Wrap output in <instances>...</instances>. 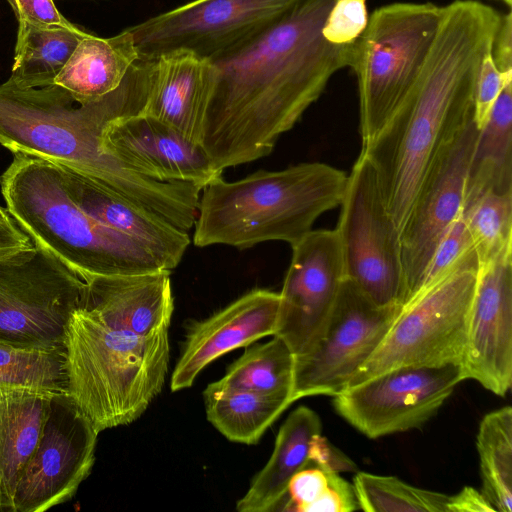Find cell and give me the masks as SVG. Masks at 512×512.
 Wrapping results in <instances>:
<instances>
[{
  "mask_svg": "<svg viewBox=\"0 0 512 512\" xmlns=\"http://www.w3.org/2000/svg\"><path fill=\"white\" fill-rule=\"evenodd\" d=\"M335 1L295 0L259 34L211 61L214 82L199 144L217 171L270 154L332 76L349 66L353 44H331L322 35Z\"/></svg>",
  "mask_w": 512,
  "mask_h": 512,
  "instance_id": "cell-1",
  "label": "cell"
},
{
  "mask_svg": "<svg viewBox=\"0 0 512 512\" xmlns=\"http://www.w3.org/2000/svg\"><path fill=\"white\" fill-rule=\"evenodd\" d=\"M155 59L140 58L122 83L105 96L77 103L58 85L19 88L0 85V144L72 168L137 206L180 228L190 218L197 187L149 177L110 153L103 133L114 120L143 112Z\"/></svg>",
  "mask_w": 512,
  "mask_h": 512,
  "instance_id": "cell-2",
  "label": "cell"
},
{
  "mask_svg": "<svg viewBox=\"0 0 512 512\" xmlns=\"http://www.w3.org/2000/svg\"><path fill=\"white\" fill-rule=\"evenodd\" d=\"M501 15L478 0H454L442 14L411 92L363 154L401 233L420 187L444 148L473 118L478 72Z\"/></svg>",
  "mask_w": 512,
  "mask_h": 512,
  "instance_id": "cell-3",
  "label": "cell"
},
{
  "mask_svg": "<svg viewBox=\"0 0 512 512\" xmlns=\"http://www.w3.org/2000/svg\"><path fill=\"white\" fill-rule=\"evenodd\" d=\"M346 183L343 171L320 162L259 170L232 182L220 175L202 189L193 242L238 249L274 240L292 245L340 205Z\"/></svg>",
  "mask_w": 512,
  "mask_h": 512,
  "instance_id": "cell-4",
  "label": "cell"
},
{
  "mask_svg": "<svg viewBox=\"0 0 512 512\" xmlns=\"http://www.w3.org/2000/svg\"><path fill=\"white\" fill-rule=\"evenodd\" d=\"M0 184L17 225L83 279L170 270L146 245L82 210L52 162L16 153Z\"/></svg>",
  "mask_w": 512,
  "mask_h": 512,
  "instance_id": "cell-5",
  "label": "cell"
},
{
  "mask_svg": "<svg viewBox=\"0 0 512 512\" xmlns=\"http://www.w3.org/2000/svg\"><path fill=\"white\" fill-rule=\"evenodd\" d=\"M68 394L98 432L138 419L168 373V329L138 335L107 325L80 305L66 329Z\"/></svg>",
  "mask_w": 512,
  "mask_h": 512,
  "instance_id": "cell-6",
  "label": "cell"
},
{
  "mask_svg": "<svg viewBox=\"0 0 512 512\" xmlns=\"http://www.w3.org/2000/svg\"><path fill=\"white\" fill-rule=\"evenodd\" d=\"M441 14L442 6L431 2H395L369 15L348 66L357 81L362 146L382 130L414 87Z\"/></svg>",
  "mask_w": 512,
  "mask_h": 512,
  "instance_id": "cell-7",
  "label": "cell"
},
{
  "mask_svg": "<svg viewBox=\"0 0 512 512\" xmlns=\"http://www.w3.org/2000/svg\"><path fill=\"white\" fill-rule=\"evenodd\" d=\"M478 266L475 254L401 306L348 388L399 367L461 365Z\"/></svg>",
  "mask_w": 512,
  "mask_h": 512,
  "instance_id": "cell-8",
  "label": "cell"
},
{
  "mask_svg": "<svg viewBox=\"0 0 512 512\" xmlns=\"http://www.w3.org/2000/svg\"><path fill=\"white\" fill-rule=\"evenodd\" d=\"M85 280L34 243L0 255V343L19 348L66 350V329L80 305Z\"/></svg>",
  "mask_w": 512,
  "mask_h": 512,
  "instance_id": "cell-9",
  "label": "cell"
},
{
  "mask_svg": "<svg viewBox=\"0 0 512 512\" xmlns=\"http://www.w3.org/2000/svg\"><path fill=\"white\" fill-rule=\"evenodd\" d=\"M335 229L345 279L380 307L402 305L400 233L390 216L374 168L360 153L349 175Z\"/></svg>",
  "mask_w": 512,
  "mask_h": 512,
  "instance_id": "cell-10",
  "label": "cell"
},
{
  "mask_svg": "<svg viewBox=\"0 0 512 512\" xmlns=\"http://www.w3.org/2000/svg\"><path fill=\"white\" fill-rule=\"evenodd\" d=\"M295 0H191L127 27L140 58L187 50L214 61L276 21Z\"/></svg>",
  "mask_w": 512,
  "mask_h": 512,
  "instance_id": "cell-11",
  "label": "cell"
},
{
  "mask_svg": "<svg viewBox=\"0 0 512 512\" xmlns=\"http://www.w3.org/2000/svg\"><path fill=\"white\" fill-rule=\"evenodd\" d=\"M401 307H380L344 279L325 328L305 353L295 355L293 398L335 396L378 348Z\"/></svg>",
  "mask_w": 512,
  "mask_h": 512,
  "instance_id": "cell-12",
  "label": "cell"
},
{
  "mask_svg": "<svg viewBox=\"0 0 512 512\" xmlns=\"http://www.w3.org/2000/svg\"><path fill=\"white\" fill-rule=\"evenodd\" d=\"M463 380L460 364L399 367L345 389L333 405L356 430L376 439L422 427Z\"/></svg>",
  "mask_w": 512,
  "mask_h": 512,
  "instance_id": "cell-13",
  "label": "cell"
},
{
  "mask_svg": "<svg viewBox=\"0 0 512 512\" xmlns=\"http://www.w3.org/2000/svg\"><path fill=\"white\" fill-rule=\"evenodd\" d=\"M99 432L69 394L51 396L36 450L16 486L14 512L67 502L90 474Z\"/></svg>",
  "mask_w": 512,
  "mask_h": 512,
  "instance_id": "cell-14",
  "label": "cell"
},
{
  "mask_svg": "<svg viewBox=\"0 0 512 512\" xmlns=\"http://www.w3.org/2000/svg\"><path fill=\"white\" fill-rule=\"evenodd\" d=\"M478 132L472 118L440 153L416 196L400 233L401 306L417 294L435 248L462 211Z\"/></svg>",
  "mask_w": 512,
  "mask_h": 512,
  "instance_id": "cell-15",
  "label": "cell"
},
{
  "mask_svg": "<svg viewBox=\"0 0 512 512\" xmlns=\"http://www.w3.org/2000/svg\"><path fill=\"white\" fill-rule=\"evenodd\" d=\"M291 247L274 335L300 355L321 336L345 274L335 229H312Z\"/></svg>",
  "mask_w": 512,
  "mask_h": 512,
  "instance_id": "cell-16",
  "label": "cell"
},
{
  "mask_svg": "<svg viewBox=\"0 0 512 512\" xmlns=\"http://www.w3.org/2000/svg\"><path fill=\"white\" fill-rule=\"evenodd\" d=\"M461 367L498 396L511 388L512 259L478 266Z\"/></svg>",
  "mask_w": 512,
  "mask_h": 512,
  "instance_id": "cell-17",
  "label": "cell"
},
{
  "mask_svg": "<svg viewBox=\"0 0 512 512\" xmlns=\"http://www.w3.org/2000/svg\"><path fill=\"white\" fill-rule=\"evenodd\" d=\"M103 145L122 161L160 181L189 182L203 189L222 175L199 143L142 112L112 121L104 130Z\"/></svg>",
  "mask_w": 512,
  "mask_h": 512,
  "instance_id": "cell-18",
  "label": "cell"
},
{
  "mask_svg": "<svg viewBox=\"0 0 512 512\" xmlns=\"http://www.w3.org/2000/svg\"><path fill=\"white\" fill-rule=\"evenodd\" d=\"M279 302V293L254 289L210 317L193 322L171 377V390L192 386L199 373L222 355L273 336Z\"/></svg>",
  "mask_w": 512,
  "mask_h": 512,
  "instance_id": "cell-19",
  "label": "cell"
},
{
  "mask_svg": "<svg viewBox=\"0 0 512 512\" xmlns=\"http://www.w3.org/2000/svg\"><path fill=\"white\" fill-rule=\"evenodd\" d=\"M170 270L85 278L80 306L102 322L138 335L168 329L174 310Z\"/></svg>",
  "mask_w": 512,
  "mask_h": 512,
  "instance_id": "cell-20",
  "label": "cell"
},
{
  "mask_svg": "<svg viewBox=\"0 0 512 512\" xmlns=\"http://www.w3.org/2000/svg\"><path fill=\"white\" fill-rule=\"evenodd\" d=\"M74 202L103 225L125 234L150 248L172 271L190 244L188 232L181 231L92 178L66 166H59Z\"/></svg>",
  "mask_w": 512,
  "mask_h": 512,
  "instance_id": "cell-21",
  "label": "cell"
},
{
  "mask_svg": "<svg viewBox=\"0 0 512 512\" xmlns=\"http://www.w3.org/2000/svg\"><path fill=\"white\" fill-rule=\"evenodd\" d=\"M214 82V65L187 50L155 59L151 88L142 113L199 143L202 117Z\"/></svg>",
  "mask_w": 512,
  "mask_h": 512,
  "instance_id": "cell-22",
  "label": "cell"
},
{
  "mask_svg": "<svg viewBox=\"0 0 512 512\" xmlns=\"http://www.w3.org/2000/svg\"><path fill=\"white\" fill-rule=\"evenodd\" d=\"M322 431L318 414L306 406L293 410L281 425L270 459L238 500L239 512L276 510L286 500L292 477L308 466L313 438Z\"/></svg>",
  "mask_w": 512,
  "mask_h": 512,
  "instance_id": "cell-23",
  "label": "cell"
},
{
  "mask_svg": "<svg viewBox=\"0 0 512 512\" xmlns=\"http://www.w3.org/2000/svg\"><path fill=\"white\" fill-rule=\"evenodd\" d=\"M139 59L128 28L106 38L87 33L54 84L67 90L79 104L92 102L115 90Z\"/></svg>",
  "mask_w": 512,
  "mask_h": 512,
  "instance_id": "cell-24",
  "label": "cell"
},
{
  "mask_svg": "<svg viewBox=\"0 0 512 512\" xmlns=\"http://www.w3.org/2000/svg\"><path fill=\"white\" fill-rule=\"evenodd\" d=\"M51 396L0 389V512H14L16 486L36 450Z\"/></svg>",
  "mask_w": 512,
  "mask_h": 512,
  "instance_id": "cell-25",
  "label": "cell"
},
{
  "mask_svg": "<svg viewBox=\"0 0 512 512\" xmlns=\"http://www.w3.org/2000/svg\"><path fill=\"white\" fill-rule=\"evenodd\" d=\"M209 422L228 440L253 445L294 402L286 394H262L225 386L219 381L203 391Z\"/></svg>",
  "mask_w": 512,
  "mask_h": 512,
  "instance_id": "cell-26",
  "label": "cell"
},
{
  "mask_svg": "<svg viewBox=\"0 0 512 512\" xmlns=\"http://www.w3.org/2000/svg\"><path fill=\"white\" fill-rule=\"evenodd\" d=\"M87 33L76 26L67 28L18 21L14 62L6 83L19 88L53 85Z\"/></svg>",
  "mask_w": 512,
  "mask_h": 512,
  "instance_id": "cell-27",
  "label": "cell"
},
{
  "mask_svg": "<svg viewBox=\"0 0 512 512\" xmlns=\"http://www.w3.org/2000/svg\"><path fill=\"white\" fill-rule=\"evenodd\" d=\"M466 188L512 193V80L502 89L479 129Z\"/></svg>",
  "mask_w": 512,
  "mask_h": 512,
  "instance_id": "cell-28",
  "label": "cell"
},
{
  "mask_svg": "<svg viewBox=\"0 0 512 512\" xmlns=\"http://www.w3.org/2000/svg\"><path fill=\"white\" fill-rule=\"evenodd\" d=\"M481 492L496 512L512 511V408L486 414L476 436Z\"/></svg>",
  "mask_w": 512,
  "mask_h": 512,
  "instance_id": "cell-29",
  "label": "cell"
},
{
  "mask_svg": "<svg viewBox=\"0 0 512 512\" xmlns=\"http://www.w3.org/2000/svg\"><path fill=\"white\" fill-rule=\"evenodd\" d=\"M295 355L278 336L248 348L218 381L228 387L293 398ZM295 402V400H294Z\"/></svg>",
  "mask_w": 512,
  "mask_h": 512,
  "instance_id": "cell-30",
  "label": "cell"
},
{
  "mask_svg": "<svg viewBox=\"0 0 512 512\" xmlns=\"http://www.w3.org/2000/svg\"><path fill=\"white\" fill-rule=\"evenodd\" d=\"M0 389L68 394L66 350H39L0 343Z\"/></svg>",
  "mask_w": 512,
  "mask_h": 512,
  "instance_id": "cell-31",
  "label": "cell"
},
{
  "mask_svg": "<svg viewBox=\"0 0 512 512\" xmlns=\"http://www.w3.org/2000/svg\"><path fill=\"white\" fill-rule=\"evenodd\" d=\"M478 265L512 259V193L487 190L463 203Z\"/></svg>",
  "mask_w": 512,
  "mask_h": 512,
  "instance_id": "cell-32",
  "label": "cell"
},
{
  "mask_svg": "<svg viewBox=\"0 0 512 512\" xmlns=\"http://www.w3.org/2000/svg\"><path fill=\"white\" fill-rule=\"evenodd\" d=\"M352 484L363 511L448 512L450 495L412 486L394 476L357 471Z\"/></svg>",
  "mask_w": 512,
  "mask_h": 512,
  "instance_id": "cell-33",
  "label": "cell"
},
{
  "mask_svg": "<svg viewBox=\"0 0 512 512\" xmlns=\"http://www.w3.org/2000/svg\"><path fill=\"white\" fill-rule=\"evenodd\" d=\"M475 254L472 239L461 211L435 248L417 294L445 277Z\"/></svg>",
  "mask_w": 512,
  "mask_h": 512,
  "instance_id": "cell-34",
  "label": "cell"
},
{
  "mask_svg": "<svg viewBox=\"0 0 512 512\" xmlns=\"http://www.w3.org/2000/svg\"><path fill=\"white\" fill-rule=\"evenodd\" d=\"M369 20L367 0H336L322 28L324 39L335 45L353 44Z\"/></svg>",
  "mask_w": 512,
  "mask_h": 512,
  "instance_id": "cell-35",
  "label": "cell"
},
{
  "mask_svg": "<svg viewBox=\"0 0 512 512\" xmlns=\"http://www.w3.org/2000/svg\"><path fill=\"white\" fill-rule=\"evenodd\" d=\"M333 472L314 464L297 472L289 482L286 511L309 512L310 507L328 490Z\"/></svg>",
  "mask_w": 512,
  "mask_h": 512,
  "instance_id": "cell-36",
  "label": "cell"
},
{
  "mask_svg": "<svg viewBox=\"0 0 512 512\" xmlns=\"http://www.w3.org/2000/svg\"><path fill=\"white\" fill-rule=\"evenodd\" d=\"M511 80L512 70L500 71L489 52L481 63L474 91L473 121L478 130L486 122L502 89Z\"/></svg>",
  "mask_w": 512,
  "mask_h": 512,
  "instance_id": "cell-37",
  "label": "cell"
},
{
  "mask_svg": "<svg viewBox=\"0 0 512 512\" xmlns=\"http://www.w3.org/2000/svg\"><path fill=\"white\" fill-rule=\"evenodd\" d=\"M18 21H28L47 26L71 28L68 21L57 9L54 0H6Z\"/></svg>",
  "mask_w": 512,
  "mask_h": 512,
  "instance_id": "cell-38",
  "label": "cell"
},
{
  "mask_svg": "<svg viewBox=\"0 0 512 512\" xmlns=\"http://www.w3.org/2000/svg\"><path fill=\"white\" fill-rule=\"evenodd\" d=\"M310 462L326 471L357 472L356 464L322 434H317L310 447Z\"/></svg>",
  "mask_w": 512,
  "mask_h": 512,
  "instance_id": "cell-39",
  "label": "cell"
},
{
  "mask_svg": "<svg viewBox=\"0 0 512 512\" xmlns=\"http://www.w3.org/2000/svg\"><path fill=\"white\" fill-rule=\"evenodd\" d=\"M491 54L500 71L512 70V15L510 11L501 15Z\"/></svg>",
  "mask_w": 512,
  "mask_h": 512,
  "instance_id": "cell-40",
  "label": "cell"
},
{
  "mask_svg": "<svg viewBox=\"0 0 512 512\" xmlns=\"http://www.w3.org/2000/svg\"><path fill=\"white\" fill-rule=\"evenodd\" d=\"M448 512H496L480 490L465 486L450 496Z\"/></svg>",
  "mask_w": 512,
  "mask_h": 512,
  "instance_id": "cell-41",
  "label": "cell"
},
{
  "mask_svg": "<svg viewBox=\"0 0 512 512\" xmlns=\"http://www.w3.org/2000/svg\"><path fill=\"white\" fill-rule=\"evenodd\" d=\"M34 247L32 239L13 222H0V255L12 254Z\"/></svg>",
  "mask_w": 512,
  "mask_h": 512,
  "instance_id": "cell-42",
  "label": "cell"
},
{
  "mask_svg": "<svg viewBox=\"0 0 512 512\" xmlns=\"http://www.w3.org/2000/svg\"><path fill=\"white\" fill-rule=\"evenodd\" d=\"M13 218L10 216V214L7 212L6 208H2L0 206V222H13Z\"/></svg>",
  "mask_w": 512,
  "mask_h": 512,
  "instance_id": "cell-43",
  "label": "cell"
},
{
  "mask_svg": "<svg viewBox=\"0 0 512 512\" xmlns=\"http://www.w3.org/2000/svg\"><path fill=\"white\" fill-rule=\"evenodd\" d=\"M502 1L504 4H506L508 7L511 6L512 0H499Z\"/></svg>",
  "mask_w": 512,
  "mask_h": 512,
  "instance_id": "cell-44",
  "label": "cell"
},
{
  "mask_svg": "<svg viewBox=\"0 0 512 512\" xmlns=\"http://www.w3.org/2000/svg\"><path fill=\"white\" fill-rule=\"evenodd\" d=\"M55 1V0H54Z\"/></svg>",
  "mask_w": 512,
  "mask_h": 512,
  "instance_id": "cell-45",
  "label": "cell"
}]
</instances>
